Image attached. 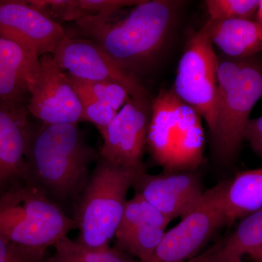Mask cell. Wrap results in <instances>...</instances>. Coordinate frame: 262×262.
I'll return each mask as SVG.
<instances>
[{
  "label": "cell",
  "mask_w": 262,
  "mask_h": 262,
  "mask_svg": "<svg viewBox=\"0 0 262 262\" xmlns=\"http://www.w3.org/2000/svg\"><path fill=\"white\" fill-rule=\"evenodd\" d=\"M201 117L173 90L162 89L151 101L146 146L163 171L198 170L204 160Z\"/></svg>",
  "instance_id": "obj_4"
},
{
  "label": "cell",
  "mask_w": 262,
  "mask_h": 262,
  "mask_svg": "<svg viewBox=\"0 0 262 262\" xmlns=\"http://www.w3.org/2000/svg\"><path fill=\"white\" fill-rule=\"evenodd\" d=\"M165 234V229L156 226H137L125 232L115 234L116 248L127 254L136 256L139 261H146L154 254Z\"/></svg>",
  "instance_id": "obj_20"
},
{
  "label": "cell",
  "mask_w": 262,
  "mask_h": 262,
  "mask_svg": "<svg viewBox=\"0 0 262 262\" xmlns=\"http://www.w3.org/2000/svg\"><path fill=\"white\" fill-rule=\"evenodd\" d=\"M0 36L21 46L39 59L53 54L67 36L61 24L24 0H0Z\"/></svg>",
  "instance_id": "obj_12"
},
{
  "label": "cell",
  "mask_w": 262,
  "mask_h": 262,
  "mask_svg": "<svg viewBox=\"0 0 262 262\" xmlns=\"http://www.w3.org/2000/svg\"><path fill=\"white\" fill-rule=\"evenodd\" d=\"M217 65L213 45L202 27L188 39L172 89L204 119L211 134L215 127Z\"/></svg>",
  "instance_id": "obj_7"
},
{
  "label": "cell",
  "mask_w": 262,
  "mask_h": 262,
  "mask_svg": "<svg viewBox=\"0 0 262 262\" xmlns=\"http://www.w3.org/2000/svg\"><path fill=\"white\" fill-rule=\"evenodd\" d=\"M170 221V218L158 211L140 194L136 192L135 195L126 202L116 233L142 225L165 229Z\"/></svg>",
  "instance_id": "obj_21"
},
{
  "label": "cell",
  "mask_w": 262,
  "mask_h": 262,
  "mask_svg": "<svg viewBox=\"0 0 262 262\" xmlns=\"http://www.w3.org/2000/svg\"><path fill=\"white\" fill-rule=\"evenodd\" d=\"M229 180L222 181L205 191L192 211L165 232L148 261L186 262L196 256L222 227L226 226L225 193Z\"/></svg>",
  "instance_id": "obj_6"
},
{
  "label": "cell",
  "mask_w": 262,
  "mask_h": 262,
  "mask_svg": "<svg viewBox=\"0 0 262 262\" xmlns=\"http://www.w3.org/2000/svg\"><path fill=\"white\" fill-rule=\"evenodd\" d=\"M262 244V208L241 221L232 233L226 236L221 262H243Z\"/></svg>",
  "instance_id": "obj_18"
},
{
  "label": "cell",
  "mask_w": 262,
  "mask_h": 262,
  "mask_svg": "<svg viewBox=\"0 0 262 262\" xmlns=\"http://www.w3.org/2000/svg\"><path fill=\"white\" fill-rule=\"evenodd\" d=\"M262 208V168L239 172L229 180L225 193L226 226Z\"/></svg>",
  "instance_id": "obj_17"
},
{
  "label": "cell",
  "mask_w": 262,
  "mask_h": 262,
  "mask_svg": "<svg viewBox=\"0 0 262 262\" xmlns=\"http://www.w3.org/2000/svg\"><path fill=\"white\" fill-rule=\"evenodd\" d=\"M78 95V94H77ZM82 108V121L94 124L101 136L118 112L88 96L78 95Z\"/></svg>",
  "instance_id": "obj_25"
},
{
  "label": "cell",
  "mask_w": 262,
  "mask_h": 262,
  "mask_svg": "<svg viewBox=\"0 0 262 262\" xmlns=\"http://www.w3.org/2000/svg\"><path fill=\"white\" fill-rule=\"evenodd\" d=\"M262 96V68L248 58L237 82L215 112L211 133L215 156L229 163L238 155L255 104Z\"/></svg>",
  "instance_id": "obj_8"
},
{
  "label": "cell",
  "mask_w": 262,
  "mask_h": 262,
  "mask_svg": "<svg viewBox=\"0 0 262 262\" xmlns=\"http://www.w3.org/2000/svg\"><path fill=\"white\" fill-rule=\"evenodd\" d=\"M53 56L57 65L71 77L82 80L115 82L125 87L131 97H149L139 77L120 67L92 40L67 33Z\"/></svg>",
  "instance_id": "obj_10"
},
{
  "label": "cell",
  "mask_w": 262,
  "mask_h": 262,
  "mask_svg": "<svg viewBox=\"0 0 262 262\" xmlns=\"http://www.w3.org/2000/svg\"><path fill=\"white\" fill-rule=\"evenodd\" d=\"M76 229L73 217L29 181L0 198V236L18 247L46 254Z\"/></svg>",
  "instance_id": "obj_3"
},
{
  "label": "cell",
  "mask_w": 262,
  "mask_h": 262,
  "mask_svg": "<svg viewBox=\"0 0 262 262\" xmlns=\"http://www.w3.org/2000/svg\"><path fill=\"white\" fill-rule=\"evenodd\" d=\"M203 28L212 44L230 58H251L262 52V24L251 19L213 20Z\"/></svg>",
  "instance_id": "obj_16"
},
{
  "label": "cell",
  "mask_w": 262,
  "mask_h": 262,
  "mask_svg": "<svg viewBox=\"0 0 262 262\" xmlns=\"http://www.w3.org/2000/svg\"><path fill=\"white\" fill-rule=\"evenodd\" d=\"M39 59L0 36V107H27L29 83Z\"/></svg>",
  "instance_id": "obj_15"
},
{
  "label": "cell",
  "mask_w": 262,
  "mask_h": 262,
  "mask_svg": "<svg viewBox=\"0 0 262 262\" xmlns=\"http://www.w3.org/2000/svg\"><path fill=\"white\" fill-rule=\"evenodd\" d=\"M245 140L249 143L254 152L262 156V116L250 120L245 133Z\"/></svg>",
  "instance_id": "obj_28"
},
{
  "label": "cell",
  "mask_w": 262,
  "mask_h": 262,
  "mask_svg": "<svg viewBox=\"0 0 262 262\" xmlns=\"http://www.w3.org/2000/svg\"><path fill=\"white\" fill-rule=\"evenodd\" d=\"M27 2L33 8L56 23L74 21L72 0H28Z\"/></svg>",
  "instance_id": "obj_26"
},
{
  "label": "cell",
  "mask_w": 262,
  "mask_h": 262,
  "mask_svg": "<svg viewBox=\"0 0 262 262\" xmlns=\"http://www.w3.org/2000/svg\"><path fill=\"white\" fill-rule=\"evenodd\" d=\"M97 158L76 124L31 125L27 149L29 182L63 208L76 206Z\"/></svg>",
  "instance_id": "obj_2"
},
{
  "label": "cell",
  "mask_w": 262,
  "mask_h": 262,
  "mask_svg": "<svg viewBox=\"0 0 262 262\" xmlns=\"http://www.w3.org/2000/svg\"><path fill=\"white\" fill-rule=\"evenodd\" d=\"M142 0H73L75 22L84 18L111 19L120 10L139 5Z\"/></svg>",
  "instance_id": "obj_23"
},
{
  "label": "cell",
  "mask_w": 262,
  "mask_h": 262,
  "mask_svg": "<svg viewBox=\"0 0 262 262\" xmlns=\"http://www.w3.org/2000/svg\"><path fill=\"white\" fill-rule=\"evenodd\" d=\"M149 97H130L102 136L100 158L136 171L146 170L143 156L151 117Z\"/></svg>",
  "instance_id": "obj_11"
},
{
  "label": "cell",
  "mask_w": 262,
  "mask_h": 262,
  "mask_svg": "<svg viewBox=\"0 0 262 262\" xmlns=\"http://www.w3.org/2000/svg\"><path fill=\"white\" fill-rule=\"evenodd\" d=\"M69 77L77 94L107 105L117 112L120 111L131 97L128 91L120 84L82 80L70 75Z\"/></svg>",
  "instance_id": "obj_22"
},
{
  "label": "cell",
  "mask_w": 262,
  "mask_h": 262,
  "mask_svg": "<svg viewBox=\"0 0 262 262\" xmlns=\"http://www.w3.org/2000/svg\"><path fill=\"white\" fill-rule=\"evenodd\" d=\"M180 2L142 0L126 16L84 18L75 22L77 37L92 40L120 67L139 77L155 64L173 29Z\"/></svg>",
  "instance_id": "obj_1"
},
{
  "label": "cell",
  "mask_w": 262,
  "mask_h": 262,
  "mask_svg": "<svg viewBox=\"0 0 262 262\" xmlns=\"http://www.w3.org/2000/svg\"><path fill=\"white\" fill-rule=\"evenodd\" d=\"M54 253L43 262H138L116 248L92 249L72 241L68 236L55 244Z\"/></svg>",
  "instance_id": "obj_19"
},
{
  "label": "cell",
  "mask_w": 262,
  "mask_h": 262,
  "mask_svg": "<svg viewBox=\"0 0 262 262\" xmlns=\"http://www.w3.org/2000/svg\"><path fill=\"white\" fill-rule=\"evenodd\" d=\"M258 22L262 24V1H260L259 6H258L257 12Z\"/></svg>",
  "instance_id": "obj_31"
},
{
  "label": "cell",
  "mask_w": 262,
  "mask_h": 262,
  "mask_svg": "<svg viewBox=\"0 0 262 262\" xmlns=\"http://www.w3.org/2000/svg\"><path fill=\"white\" fill-rule=\"evenodd\" d=\"M31 124L27 107H0V198L29 182L27 160Z\"/></svg>",
  "instance_id": "obj_14"
},
{
  "label": "cell",
  "mask_w": 262,
  "mask_h": 262,
  "mask_svg": "<svg viewBox=\"0 0 262 262\" xmlns=\"http://www.w3.org/2000/svg\"><path fill=\"white\" fill-rule=\"evenodd\" d=\"M46 256L18 247L0 236V262H43Z\"/></svg>",
  "instance_id": "obj_27"
},
{
  "label": "cell",
  "mask_w": 262,
  "mask_h": 262,
  "mask_svg": "<svg viewBox=\"0 0 262 262\" xmlns=\"http://www.w3.org/2000/svg\"><path fill=\"white\" fill-rule=\"evenodd\" d=\"M225 241V237L219 239L213 246L208 248L204 252L196 255L186 262H221Z\"/></svg>",
  "instance_id": "obj_29"
},
{
  "label": "cell",
  "mask_w": 262,
  "mask_h": 262,
  "mask_svg": "<svg viewBox=\"0 0 262 262\" xmlns=\"http://www.w3.org/2000/svg\"><path fill=\"white\" fill-rule=\"evenodd\" d=\"M142 172L98 158L75 208L73 219L80 232L76 242L92 249L110 246L121 221L127 192Z\"/></svg>",
  "instance_id": "obj_5"
},
{
  "label": "cell",
  "mask_w": 262,
  "mask_h": 262,
  "mask_svg": "<svg viewBox=\"0 0 262 262\" xmlns=\"http://www.w3.org/2000/svg\"><path fill=\"white\" fill-rule=\"evenodd\" d=\"M248 256H249L253 262H262V244Z\"/></svg>",
  "instance_id": "obj_30"
},
{
  "label": "cell",
  "mask_w": 262,
  "mask_h": 262,
  "mask_svg": "<svg viewBox=\"0 0 262 262\" xmlns=\"http://www.w3.org/2000/svg\"><path fill=\"white\" fill-rule=\"evenodd\" d=\"M258 0H206L210 20H226L251 19L257 12Z\"/></svg>",
  "instance_id": "obj_24"
},
{
  "label": "cell",
  "mask_w": 262,
  "mask_h": 262,
  "mask_svg": "<svg viewBox=\"0 0 262 262\" xmlns=\"http://www.w3.org/2000/svg\"><path fill=\"white\" fill-rule=\"evenodd\" d=\"M133 187L171 220L182 218L192 211L205 192L198 170L159 174H150L145 170L136 177Z\"/></svg>",
  "instance_id": "obj_13"
},
{
  "label": "cell",
  "mask_w": 262,
  "mask_h": 262,
  "mask_svg": "<svg viewBox=\"0 0 262 262\" xmlns=\"http://www.w3.org/2000/svg\"><path fill=\"white\" fill-rule=\"evenodd\" d=\"M29 113L43 124L63 125L82 121L80 98L68 74L57 65L53 54L39 58L29 83Z\"/></svg>",
  "instance_id": "obj_9"
}]
</instances>
